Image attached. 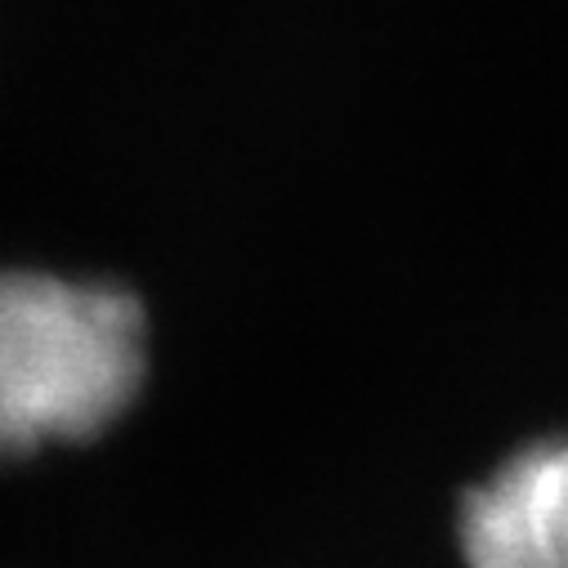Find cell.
Returning <instances> with one entry per match:
<instances>
[{
  "instance_id": "6da1fadb",
  "label": "cell",
  "mask_w": 568,
  "mask_h": 568,
  "mask_svg": "<svg viewBox=\"0 0 568 568\" xmlns=\"http://www.w3.org/2000/svg\"><path fill=\"white\" fill-rule=\"evenodd\" d=\"M149 367V323L112 282L0 268V462L103 435Z\"/></svg>"
},
{
  "instance_id": "7a4b0ae2",
  "label": "cell",
  "mask_w": 568,
  "mask_h": 568,
  "mask_svg": "<svg viewBox=\"0 0 568 568\" xmlns=\"http://www.w3.org/2000/svg\"><path fill=\"white\" fill-rule=\"evenodd\" d=\"M470 568H568V444L506 462L462 506Z\"/></svg>"
}]
</instances>
